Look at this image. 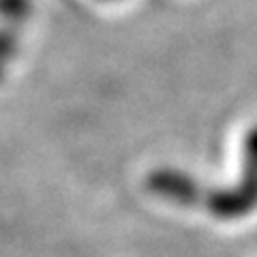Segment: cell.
I'll return each instance as SVG.
<instances>
[{"instance_id":"6da1fadb","label":"cell","mask_w":257,"mask_h":257,"mask_svg":"<svg viewBox=\"0 0 257 257\" xmlns=\"http://www.w3.org/2000/svg\"><path fill=\"white\" fill-rule=\"evenodd\" d=\"M206 208L219 219H240L257 208V170L242 163V174L229 187L208 191Z\"/></svg>"},{"instance_id":"7a4b0ae2","label":"cell","mask_w":257,"mask_h":257,"mask_svg":"<svg viewBox=\"0 0 257 257\" xmlns=\"http://www.w3.org/2000/svg\"><path fill=\"white\" fill-rule=\"evenodd\" d=\"M146 187L157 197L172 204L193 206L197 202H204L206 191L202 189L191 174L178 170V167H157L146 178Z\"/></svg>"},{"instance_id":"3957f363","label":"cell","mask_w":257,"mask_h":257,"mask_svg":"<svg viewBox=\"0 0 257 257\" xmlns=\"http://www.w3.org/2000/svg\"><path fill=\"white\" fill-rule=\"evenodd\" d=\"M32 11H35L32 0H0V24L20 30V26L30 20Z\"/></svg>"},{"instance_id":"277c9868","label":"cell","mask_w":257,"mask_h":257,"mask_svg":"<svg viewBox=\"0 0 257 257\" xmlns=\"http://www.w3.org/2000/svg\"><path fill=\"white\" fill-rule=\"evenodd\" d=\"M20 50V30L0 24V82L5 79L13 58Z\"/></svg>"},{"instance_id":"5b68a950","label":"cell","mask_w":257,"mask_h":257,"mask_svg":"<svg viewBox=\"0 0 257 257\" xmlns=\"http://www.w3.org/2000/svg\"><path fill=\"white\" fill-rule=\"evenodd\" d=\"M242 163L257 170V124H253L244 133L242 142Z\"/></svg>"},{"instance_id":"8992f818","label":"cell","mask_w":257,"mask_h":257,"mask_svg":"<svg viewBox=\"0 0 257 257\" xmlns=\"http://www.w3.org/2000/svg\"><path fill=\"white\" fill-rule=\"evenodd\" d=\"M99 3H118V0H99Z\"/></svg>"}]
</instances>
